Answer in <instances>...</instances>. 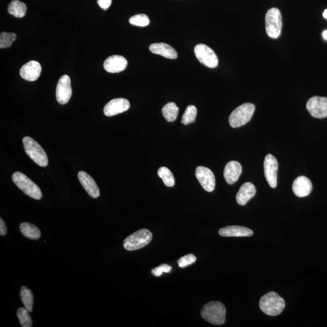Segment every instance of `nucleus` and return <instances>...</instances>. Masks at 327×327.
I'll return each instance as SVG.
<instances>
[{
  "label": "nucleus",
  "instance_id": "1a4fd4ad",
  "mask_svg": "<svg viewBox=\"0 0 327 327\" xmlns=\"http://www.w3.org/2000/svg\"><path fill=\"white\" fill-rule=\"evenodd\" d=\"M306 109L316 119L327 117V98L313 97L306 103Z\"/></svg>",
  "mask_w": 327,
  "mask_h": 327
},
{
  "label": "nucleus",
  "instance_id": "5701e85b",
  "mask_svg": "<svg viewBox=\"0 0 327 327\" xmlns=\"http://www.w3.org/2000/svg\"><path fill=\"white\" fill-rule=\"evenodd\" d=\"M26 12V5L19 0H13L8 6V12L16 18L24 17Z\"/></svg>",
  "mask_w": 327,
  "mask_h": 327
},
{
  "label": "nucleus",
  "instance_id": "ddd939ff",
  "mask_svg": "<svg viewBox=\"0 0 327 327\" xmlns=\"http://www.w3.org/2000/svg\"><path fill=\"white\" fill-rule=\"evenodd\" d=\"M130 104L125 99H116L109 101L104 108V113L107 117H113L129 109Z\"/></svg>",
  "mask_w": 327,
  "mask_h": 327
},
{
  "label": "nucleus",
  "instance_id": "473e14b6",
  "mask_svg": "<svg viewBox=\"0 0 327 327\" xmlns=\"http://www.w3.org/2000/svg\"><path fill=\"white\" fill-rule=\"evenodd\" d=\"M112 0H97L98 5L101 9L107 10L112 5Z\"/></svg>",
  "mask_w": 327,
  "mask_h": 327
},
{
  "label": "nucleus",
  "instance_id": "6ab92c4d",
  "mask_svg": "<svg viewBox=\"0 0 327 327\" xmlns=\"http://www.w3.org/2000/svg\"><path fill=\"white\" fill-rule=\"evenodd\" d=\"M242 173V166L238 161H232L225 166L224 170L225 180L228 184H234L238 180Z\"/></svg>",
  "mask_w": 327,
  "mask_h": 327
},
{
  "label": "nucleus",
  "instance_id": "f3484780",
  "mask_svg": "<svg viewBox=\"0 0 327 327\" xmlns=\"http://www.w3.org/2000/svg\"><path fill=\"white\" fill-rule=\"evenodd\" d=\"M313 185L308 178L301 176L293 182L292 189L296 196L303 198L308 196L312 190Z\"/></svg>",
  "mask_w": 327,
  "mask_h": 327
},
{
  "label": "nucleus",
  "instance_id": "cd10ccee",
  "mask_svg": "<svg viewBox=\"0 0 327 327\" xmlns=\"http://www.w3.org/2000/svg\"><path fill=\"white\" fill-rule=\"evenodd\" d=\"M29 312L24 307H20L18 309L17 316L23 327L32 326V321L31 317L29 315Z\"/></svg>",
  "mask_w": 327,
  "mask_h": 327
},
{
  "label": "nucleus",
  "instance_id": "a211bd4d",
  "mask_svg": "<svg viewBox=\"0 0 327 327\" xmlns=\"http://www.w3.org/2000/svg\"><path fill=\"white\" fill-rule=\"evenodd\" d=\"M219 234L224 237H248L254 235V232L247 227L230 225L221 228L219 230Z\"/></svg>",
  "mask_w": 327,
  "mask_h": 327
},
{
  "label": "nucleus",
  "instance_id": "39448f33",
  "mask_svg": "<svg viewBox=\"0 0 327 327\" xmlns=\"http://www.w3.org/2000/svg\"><path fill=\"white\" fill-rule=\"evenodd\" d=\"M255 110V106L252 103H245L233 111L229 117V124L233 128L245 125L251 121Z\"/></svg>",
  "mask_w": 327,
  "mask_h": 327
},
{
  "label": "nucleus",
  "instance_id": "c9c22d12",
  "mask_svg": "<svg viewBox=\"0 0 327 327\" xmlns=\"http://www.w3.org/2000/svg\"><path fill=\"white\" fill-rule=\"evenodd\" d=\"M323 16L325 19H327V9L325 10V11L323 13Z\"/></svg>",
  "mask_w": 327,
  "mask_h": 327
},
{
  "label": "nucleus",
  "instance_id": "a878e982",
  "mask_svg": "<svg viewBox=\"0 0 327 327\" xmlns=\"http://www.w3.org/2000/svg\"><path fill=\"white\" fill-rule=\"evenodd\" d=\"M158 175L167 187H174L175 185V178L171 171L166 167H162L158 169Z\"/></svg>",
  "mask_w": 327,
  "mask_h": 327
},
{
  "label": "nucleus",
  "instance_id": "2eb2a0df",
  "mask_svg": "<svg viewBox=\"0 0 327 327\" xmlns=\"http://www.w3.org/2000/svg\"><path fill=\"white\" fill-rule=\"evenodd\" d=\"M78 178L82 184V186L89 194V196L93 198H98L100 197V191L99 187L95 180L87 174L85 171H81L78 174Z\"/></svg>",
  "mask_w": 327,
  "mask_h": 327
},
{
  "label": "nucleus",
  "instance_id": "20e7f679",
  "mask_svg": "<svg viewBox=\"0 0 327 327\" xmlns=\"http://www.w3.org/2000/svg\"><path fill=\"white\" fill-rule=\"evenodd\" d=\"M23 146L27 155L39 165L46 167L48 165V158L42 147L32 138L26 137L23 140Z\"/></svg>",
  "mask_w": 327,
  "mask_h": 327
},
{
  "label": "nucleus",
  "instance_id": "f257e3e1",
  "mask_svg": "<svg viewBox=\"0 0 327 327\" xmlns=\"http://www.w3.org/2000/svg\"><path fill=\"white\" fill-rule=\"evenodd\" d=\"M201 315L205 321L211 324L223 325L226 317V309L220 302H210L203 306Z\"/></svg>",
  "mask_w": 327,
  "mask_h": 327
},
{
  "label": "nucleus",
  "instance_id": "6e6552de",
  "mask_svg": "<svg viewBox=\"0 0 327 327\" xmlns=\"http://www.w3.org/2000/svg\"><path fill=\"white\" fill-rule=\"evenodd\" d=\"M195 56L200 62L209 68H215L218 65L217 54L213 50L204 44H199L195 47Z\"/></svg>",
  "mask_w": 327,
  "mask_h": 327
},
{
  "label": "nucleus",
  "instance_id": "7c9ffc66",
  "mask_svg": "<svg viewBox=\"0 0 327 327\" xmlns=\"http://www.w3.org/2000/svg\"><path fill=\"white\" fill-rule=\"evenodd\" d=\"M197 261V257L193 254H188L181 257L178 261L179 267L184 268L187 266L194 264Z\"/></svg>",
  "mask_w": 327,
  "mask_h": 327
},
{
  "label": "nucleus",
  "instance_id": "9d476101",
  "mask_svg": "<svg viewBox=\"0 0 327 327\" xmlns=\"http://www.w3.org/2000/svg\"><path fill=\"white\" fill-rule=\"evenodd\" d=\"M264 168L265 177L270 186L276 188L277 186L278 163L274 155L268 154L265 157Z\"/></svg>",
  "mask_w": 327,
  "mask_h": 327
},
{
  "label": "nucleus",
  "instance_id": "f704fd0d",
  "mask_svg": "<svg viewBox=\"0 0 327 327\" xmlns=\"http://www.w3.org/2000/svg\"><path fill=\"white\" fill-rule=\"evenodd\" d=\"M322 35L323 39H324L327 41V30H325V31L323 32Z\"/></svg>",
  "mask_w": 327,
  "mask_h": 327
},
{
  "label": "nucleus",
  "instance_id": "dca6fc26",
  "mask_svg": "<svg viewBox=\"0 0 327 327\" xmlns=\"http://www.w3.org/2000/svg\"><path fill=\"white\" fill-rule=\"evenodd\" d=\"M128 65L127 60L123 56L112 55L104 63V68L109 73H119L125 70Z\"/></svg>",
  "mask_w": 327,
  "mask_h": 327
},
{
  "label": "nucleus",
  "instance_id": "c85d7f7f",
  "mask_svg": "<svg viewBox=\"0 0 327 327\" xmlns=\"http://www.w3.org/2000/svg\"><path fill=\"white\" fill-rule=\"evenodd\" d=\"M16 39V35L14 33L2 32L0 34V48H9Z\"/></svg>",
  "mask_w": 327,
  "mask_h": 327
},
{
  "label": "nucleus",
  "instance_id": "b1692460",
  "mask_svg": "<svg viewBox=\"0 0 327 327\" xmlns=\"http://www.w3.org/2000/svg\"><path fill=\"white\" fill-rule=\"evenodd\" d=\"M179 112V107L174 102H170L166 104L162 109V113L165 119L168 122H174L177 120Z\"/></svg>",
  "mask_w": 327,
  "mask_h": 327
},
{
  "label": "nucleus",
  "instance_id": "c756f323",
  "mask_svg": "<svg viewBox=\"0 0 327 327\" xmlns=\"http://www.w3.org/2000/svg\"><path fill=\"white\" fill-rule=\"evenodd\" d=\"M130 24L139 27H146L150 24V20L145 14H138L131 16L129 19Z\"/></svg>",
  "mask_w": 327,
  "mask_h": 327
},
{
  "label": "nucleus",
  "instance_id": "423d86ee",
  "mask_svg": "<svg viewBox=\"0 0 327 327\" xmlns=\"http://www.w3.org/2000/svg\"><path fill=\"white\" fill-rule=\"evenodd\" d=\"M152 237V234L149 230L141 229L129 236L124 241V247L129 251L139 250L149 244Z\"/></svg>",
  "mask_w": 327,
  "mask_h": 327
},
{
  "label": "nucleus",
  "instance_id": "4468645a",
  "mask_svg": "<svg viewBox=\"0 0 327 327\" xmlns=\"http://www.w3.org/2000/svg\"><path fill=\"white\" fill-rule=\"evenodd\" d=\"M42 67L36 61H30L20 69V76L29 82H35L41 75Z\"/></svg>",
  "mask_w": 327,
  "mask_h": 327
},
{
  "label": "nucleus",
  "instance_id": "4be33fe9",
  "mask_svg": "<svg viewBox=\"0 0 327 327\" xmlns=\"http://www.w3.org/2000/svg\"><path fill=\"white\" fill-rule=\"evenodd\" d=\"M22 235L27 238L36 240L41 237V232L38 227L29 222H23L20 226Z\"/></svg>",
  "mask_w": 327,
  "mask_h": 327
},
{
  "label": "nucleus",
  "instance_id": "412c9836",
  "mask_svg": "<svg viewBox=\"0 0 327 327\" xmlns=\"http://www.w3.org/2000/svg\"><path fill=\"white\" fill-rule=\"evenodd\" d=\"M256 190L255 185L251 183H245L240 188L237 195V201L239 205H245L254 197Z\"/></svg>",
  "mask_w": 327,
  "mask_h": 327
},
{
  "label": "nucleus",
  "instance_id": "f8f14e48",
  "mask_svg": "<svg viewBox=\"0 0 327 327\" xmlns=\"http://www.w3.org/2000/svg\"><path fill=\"white\" fill-rule=\"evenodd\" d=\"M197 180L205 191H213L215 188V175L210 169L203 166H199L195 171Z\"/></svg>",
  "mask_w": 327,
  "mask_h": 327
},
{
  "label": "nucleus",
  "instance_id": "393cba45",
  "mask_svg": "<svg viewBox=\"0 0 327 327\" xmlns=\"http://www.w3.org/2000/svg\"><path fill=\"white\" fill-rule=\"evenodd\" d=\"M20 297H21L22 301L24 304L25 308L28 310L30 313L33 311V296L31 291L23 286L20 292Z\"/></svg>",
  "mask_w": 327,
  "mask_h": 327
},
{
  "label": "nucleus",
  "instance_id": "9b49d317",
  "mask_svg": "<svg viewBox=\"0 0 327 327\" xmlns=\"http://www.w3.org/2000/svg\"><path fill=\"white\" fill-rule=\"evenodd\" d=\"M71 81L68 75H65L60 78L57 84L56 97L60 104H66L72 97Z\"/></svg>",
  "mask_w": 327,
  "mask_h": 327
},
{
  "label": "nucleus",
  "instance_id": "bb28decb",
  "mask_svg": "<svg viewBox=\"0 0 327 327\" xmlns=\"http://www.w3.org/2000/svg\"><path fill=\"white\" fill-rule=\"evenodd\" d=\"M197 107L193 105L188 106L183 114L182 118L181 123L184 125H188L190 123H193L196 120L197 116Z\"/></svg>",
  "mask_w": 327,
  "mask_h": 327
},
{
  "label": "nucleus",
  "instance_id": "2f4dec72",
  "mask_svg": "<svg viewBox=\"0 0 327 327\" xmlns=\"http://www.w3.org/2000/svg\"><path fill=\"white\" fill-rule=\"evenodd\" d=\"M171 269H172V268H171L170 265L165 264H161L158 266V267L153 269L152 271H151V274L158 277V276H160L163 274V273H167V274L170 273L171 271Z\"/></svg>",
  "mask_w": 327,
  "mask_h": 327
},
{
  "label": "nucleus",
  "instance_id": "7ed1b4c3",
  "mask_svg": "<svg viewBox=\"0 0 327 327\" xmlns=\"http://www.w3.org/2000/svg\"><path fill=\"white\" fill-rule=\"evenodd\" d=\"M12 180L16 186L29 197L37 200L42 198L43 194L40 187L25 174L16 171L12 175Z\"/></svg>",
  "mask_w": 327,
  "mask_h": 327
},
{
  "label": "nucleus",
  "instance_id": "aec40b11",
  "mask_svg": "<svg viewBox=\"0 0 327 327\" xmlns=\"http://www.w3.org/2000/svg\"><path fill=\"white\" fill-rule=\"evenodd\" d=\"M150 51L168 59L174 60L178 57V53L172 47L167 44L160 43H154L149 47Z\"/></svg>",
  "mask_w": 327,
  "mask_h": 327
},
{
  "label": "nucleus",
  "instance_id": "f03ea898",
  "mask_svg": "<svg viewBox=\"0 0 327 327\" xmlns=\"http://www.w3.org/2000/svg\"><path fill=\"white\" fill-rule=\"evenodd\" d=\"M285 306L284 299L274 292L263 296L259 301V308L268 316H275L281 314Z\"/></svg>",
  "mask_w": 327,
  "mask_h": 327
},
{
  "label": "nucleus",
  "instance_id": "0eeeda50",
  "mask_svg": "<svg viewBox=\"0 0 327 327\" xmlns=\"http://www.w3.org/2000/svg\"><path fill=\"white\" fill-rule=\"evenodd\" d=\"M282 26L281 12L277 8L269 9L265 15V30L272 39H276L281 35Z\"/></svg>",
  "mask_w": 327,
  "mask_h": 327
},
{
  "label": "nucleus",
  "instance_id": "72a5a7b5",
  "mask_svg": "<svg viewBox=\"0 0 327 327\" xmlns=\"http://www.w3.org/2000/svg\"><path fill=\"white\" fill-rule=\"evenodd\" d=\"M7 228L6 226L5 222L3 220V219H0V235L1 236H5L6 235Z\"/></svg>",
  "mask_w": 327,
  "mask_h": 327
}]
</instances>
